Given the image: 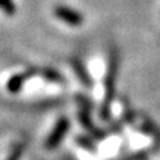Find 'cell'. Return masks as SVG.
Instances as JSON below:
<instances>
[{
	"mask_svg": "<svg viewBox=\"0 0 160 160\" xmlns=\"http://www.w3.org/2000/svg\"><path fill=\"white\" fill-rule=\"evenodd\" d=\"M120 67V56L116 48H111L108 53V64L104 76V96L99 108V116L104 122H109L112 115V103L116 96V82Z\"/></svg>",
	"mask_w": 160,
	"mask_h": 160,
	"instance_id": "1",
	"label": "cell"
},
{
	"mask_svg": "<svg viewBox=\"0 0 160 160\" xmlns=\"http://www.w3.org/2000/svg\"><path fill=\"white\" fill-rule=\"evenodd\" d=\"M78 120H79V123L82 124V127L88 132L89 136H92L95 140H99V142L107 139L108 135L118 133L122 131V123L120 122H115L112 124L111 129H104V128L95 126L93 120L91 118V112L87 111V109H83V108H80L78 111Z\"/></svg>",
	"mask_w": 160,
	"mask_h": 160,
	"instance_id": "2",
	"label": "cell"
},
{
	"mask_svg": "<svg viewBox=\"0 0 160 160\" xmlns=\"http://www.w3.org/2000/svg\"><path fill=\"white\" fill-rule=\"evenodd\" d=\"M69 128H71V122L67 116H60L56 123L53 124V128L51 129V132L48 133V136L44 142V147L49 151L52 149H56L62 142L64 140V138L68 135Z\"/></svg>",
	"mask_w": 160,
	"mask_h": 160,
	"instance_id": "3",
	"label": "cell"
},
{
	"mask_svg": "<svg viewBox=\"0 0 160 160\" xmlns=\"http://www.w3.org/2000/svg\"><path fill=\"white\" fill-rule=\"evenodd\" d=\"M53 15L56 19H59L60 22H63L69 27H80L84 23V16L78 9L64 6V4H59V6L55 7Z\"/></svg>",
	"mask_w": 160,
	"mask_h": 160,
	"instance_id": "4",
	"label": "cell"
},
{
	"mask_svg": "<svg viewBox=\"0 0 160 160\" xmlns=\"http://www.w3.org/2000/svg\"><path fill=\"white\" fill-rule=\"evenodd\" d=\"M40 68L38 67H29L26 71L20 72V73H15L13 76H11L7 80L6 88L9 93H19L23 89L24 84H26L29 79H32L35 76H39Z\"/></svg>",
	"mask_w": 160,
	"mask_h": 160,
	"instance_id": "5",
	"label": "cell"
},
{
	"mask_svg": "<svg viewBox=\"0 0 160 160\" xmlns=\"http://www.w3.org/2000/svg\"><path fill=\"white\" fill-rule=\"evenodd\" d=\"M71 67H72L73 72H75V75H76L79 82L82 83L86 88L91 89L93 87V80H92L91 73H89V71L87 69V67H86V64H84L83 60L79 59V58L71 59Z\"/></svg>",
	"mask_w": 160,
	"mask_h": 160,
	"instance_id": "6",
	"label": "cell"
},
{
	"mask_svg": "<svg viewBox=\"0 0 160 160\" xmlns=\"http://www.w3.org/2000/svg\"><path fill=\"white\" fill-rule=\"evenodd\" d=\"M39 76H42L48 83H55V84H64V83L67 82L66 78H64L63 75L58 71V69L51 68V67L40 68Z\"/></svg>",
	"mask_w": 160,
	"mask_h": 160,
	"instance_id": "7",
	"label": "cell"
},
{
	"mask_svg": "<svg viewBox=\"0 0 160 160\" xmlns=\"http://www.w3.org/2000/svg\"><path fill=\"white\" fill-rule=\"evenodd\" d=\"M75 143L82 149H84V151H87L89 153H98L96 140L92 136H89V135H76L75 136Z\"/></svg>",
	"mask_w": 160,
	"mask_h": 160,
	"instance_id": "8",
	"label": "cell"
},
{
	"mask_svg": "<svg viewBox=\"0 0 160 160\" xmlns=\"http://www.w3.org/2000/svg\"><path fill=\"white\" fill-rule=\"evenodd\" d=\"M0 11L7 16H13L16 13V3L15 0H0Z\"/></svg>",
	"mask_w": 160,
	"mask_h": 160,
	"instance_id": "9",
	"label": "cell"
},
{
	"mask_svg": "<svg viewBox=\"0 0 160 160\" xmlns=\"http://www.w3.org/2000/svg\"><path fill=\"white\" fill-rule=\"evenodd\" d=\"M24 149H26V143L24 142H20L18 144H15V146L12 147V149H11V152H9L8 158L12 159V160H19L20 158L23 156Z\"/></svg>",
	"mask_w": 160,
	"mask_h": 160,
	"instance_id": "10",
	"label": "cell"
},
{
	"mask_svg": "<svg viewBox=\"0 0 160 160\" xmlns=\"http://www.w3.org/2000/svg\"><path fill=\"white\" fill-rule=\"evenodd\" d=\"M76 102H78L80 108L87 109V111H89V112L93 109V103L87 96H84V95H82V93H78L76 95Z\"/></svg>",
	"mask_w": 160,
	"mask_h": 160,
	"instance_id": "11",
	"label": "cell"
},
{
	"mask_svg": "<svg viewBox=\"0 0 160 160\" xmlns=\"http://www.w3.org/2000/svg\"><path fill=\"white\" fill-rule=\"evenodd\" d=\"M6 160H12V159H9V158H7V159H6Z\"/></svg>",
	"mask_w": 160,
	"mask_h": 160,
	"instance_id": "12",
	"label": "cell"
}]
</instances>
